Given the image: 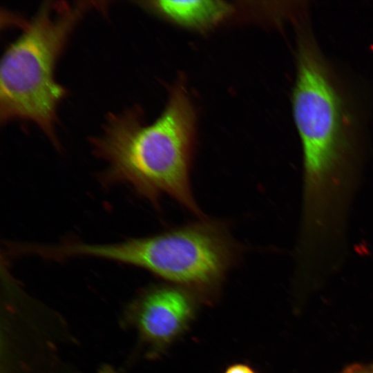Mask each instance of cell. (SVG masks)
Listing matches in <instances>:
<instances>
[{
	"label": "cell",
	"mask_w": 373,
	"mask_h": 373,
	"mask_svg": "<svg viewBox=\"0 0 373 373\" xmlns=\"http://www.w3.org/2000/svg\"><path fill=\"white\" fill-rule=\"evenodd\" d=\"M224 373H256L250 366L245 364H235L229 366Z\"/></svg>",
	"instance_id": "obj_8"
},
{
	"label": "cell",
	"mask_w": 373,
	"mask_h": 373,
	"mask_svg": "<svg viewBox=\"0 0 373 373\" xmlns=\"http://www.w3.org/2000/svg\"><path fill=\"white\" fill-rule=\"evenodd\" d=\"M99 373H117L112 367L105 366L100 370Z\"/></svg>",
	"instance_id": "obj_9"
},
{
	"label": "cell",
	"mask_w": 373,
	"mask_h": 373,
	"mask_svg": "<svg viewBox=\"0 0 373 373\" xmlns=\"http://www.w3.org/2000/svg\"><path fill=\"white\" fill-rule=\"evenodd\" d=\"M193 315L192 302L182 289H153L133 305V321L144 340L154 345L169 343L186 327Z\"/></svg>",
	"instance_id": "obj_5"
},
{
	"label": "cell",
	"mask_w": 373,
	"mask_h": 373,
	"mask_svg": "<svg viewBox=\"0 0 373 373\" xmlns=\"http://www.w3.org/2000/svg\"><path fill=\"white\" fill-rule=\"evenodd\" d=\"M341 373H373V363L353 364L347 366Z\"/></svg>",
	"instance_id": "obj_7"
},
{
	"label": "cell",
	"mask_w": 373,
	"mask_h": 373,
	"mask_svg": "<svg viewBox=\"0 0 373 373\" xmlns=\"http://www.w3.org/2000/svg\"><path fill=\"white\" fill-rule=\"evenodd\" d=\"M141 116L135 108L110 114L102 133L92 139L95 155L107 165L104 180L128 185L155 207L167 195L199 219L207 218L191 186L194 114L185 90L175 88L151 124Z\"/></svg>",
	"instance_id": "obj_2"
},
{
	"label": "cell",
	"mask_w": 373,
	"mask_h": 373,
	"mask_svg": "<svg viewBox=\"0 0 373 373\" xmlns=\"http://www.w3.org/2000/svg\"><path fill=\"white\" fill-rule=\"evenodd\" d=\"M86 2L47 1L5 51L0 69V118L35 123L58 146L57 110L66 90L55 79L56 62Z\"/></svg>",
	"instance_id": "obj_3"
},
{
	"label": "cell",
	"mask_w": 373,
	"mask_h": 373,
	"mask_svg": "<svg viewBox=\"0 0 373 373\" xmlns=\"http://www.w3.org/2000/svg\"><path fill=\"white\" fill-rule=\"evenodd\" d=\"M142 5L173 22L196 29L216 25L231 10L226 2L218 0L151 1Z\"/></svg>",
	"instance_id": "obj_6"
},
{
	"label": "cell",
	"mask_w": 373,
	"mask_h": 373,
	"mask_svg": "<svg viewBox=\"0 0 373 373\" xmlns=\"http://www.w3.org/2000/svg\"><path fill=\"white\" fill-rule=\"evenodd\" d=\"M292 107L303 156L300 221L316 231L341 227L349 221L363 162L341 95L305 30L298 39Z\"/></svg>",
	"instance_id": "obj_1"
},
{
	"label": "cell",
	"mask_w": 373,
	"mask_h": 373,
	"mask_svg": "<svg viewBox=\"0 0 373 373\" xmlns=\"http://www.w3.org/2000/svg\"><path fill=\"white\" fill-rule=\"evenodd\" d=\"M242 251L224 222L207 218L152 236L111 244L70 242L66 247L69 257L124 262L200 288L217 285Z\"/></svg>",
	"instance_id": "obj_4"
}]
</instances>
